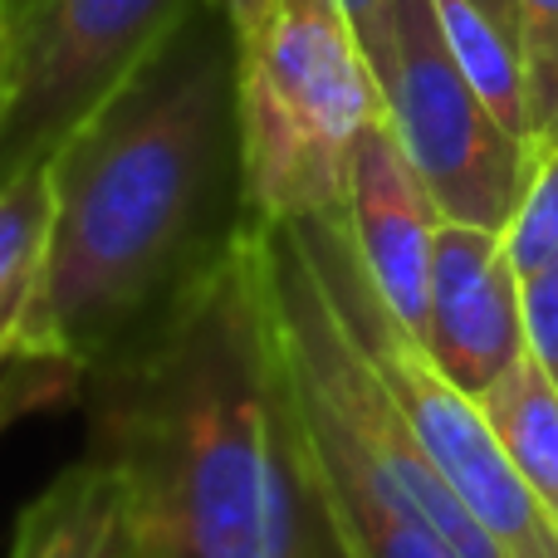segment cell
I'll list each match as a JSON object with an SVG mask.
<instances>
[{
    "mask_svg": "<svg viewBox=\"0 0 558 558\" xmlns=\"http://www.w3.org/2000/svg\"><path fill=\"white\" fill-rule=\"evenodd\" d=\"M84 412L88 451L128 485L137 558H343L308 471L260 221L88 367Z\"/></svg>",
    "mask_w": 558,
    "mask_h": 558,
    "instance_id": "6da1fadb",
    "label": "cell"
},
{
    "mask_svg": "<svg viewBox=\"0 0 558 558\" xmlns=\"http://www.w3.org/2000/svg\"><path fill=\"white\" fill-rule=\"evenodd\" d=\"M35 357L78 373L143 338L251 226L241 35L206 0L49 162Z\"/></svg>",
    "mask_w": 558,
    "mask_h": 558,
    "instance_id": "7a4b0ae2",
    "label": "cell"
},
{
    "mask_svg": "<svg viewBox=\"0 0 558 558\" xmlns=\"http://www.w3.org/2000/svg\"><path fill=\"white\" fill-rule=\"evenodd\" d=\"M383 118L343 0H275L241 45V153L251 221H343L348 167Z\"/></svg>",
    "mask_w": 558,
    "mask_h": 558,
    "instance_id": "3957f363",
    "label": "cell"
},
{
    "mask_svg": "<svg viewBox=\"0 0 558 558\" xmlns=\"http://www.w3.org/2000/svg\"><path fill=\"white\" fill-rule=\"evenodd\" d=\"M294 226L338 324L357 343L383 387L397 397L402 416L412 422L422 451L446 475L481 530L500 544L505 558H558V520L544 500L524 485L514 461L505 456L495 426L485 422L481 402L451 383L426 357L422 338L383 304L377 284L367 279L343 221H284Z\"/></svg>",
    "mask_w": 558,
    "mask_h": 558,
    "instance_id": "277c9868",
    "label": "cell"
},
{
    "mask_svg": "<svg viewBox=\"0 0 558 558\" xmlns=\"http://www.w3.org/2000/svg\"><path fill=\"white\" fill-rule=\"evenodd\" d=\"M206 0H0V186L54 153Z\"/></svg>",
    "mask_w": 558,
    "mask_h": 558,
    "instance_id": "5b68a950",
    "label": "cell"
},
{
    "mask_svg": "<svg viewBox=\"0 0 558 558\" xmlns=\"http://www.w3.org/2000/svg\"><path fill=\"white\" fill-rule=\"evenodd\" d=\"M373 78L387 128L446 221L505 231L539 157L485 108L456 64L436 0H392Z\"/></svg>",
    "mask_w": 558,
    "mask_h": 558,
    "instance_id": "8992f818",
    "label": "cell"
},
{
    "mask_svg": "<svg viewBox=\"0 0 558 558\" xmlns=\"http://www.w3.org/2000/svg\"><path fill=\"white\" fill-rule=\"evenodd\" d=\"M422 348L471 397L490 392L530 353L524 279L505 251V231L465 221L441 226Z\"/></svg>",
    "mask_w": 558,
    "mask_h": 558,
    "instance_id": "52a82bcc",
    "label": "cell"
},
{
    "mask_svg": "<svg viewBox=\"0 0 558 558\" xmlns=\"http://www.w3.org/2000/svg\"><path fill=\"white\" fill-rule=\"evenodd\" d=\"M343 226L353 235V251L367 279L377 284L383 304L422 338L426 299H432V265L436 235L446 216L416 167L407 162L402 143L392 137L387 118L363 128L348 167V206Z\"/></svg>",
    "mask_w": 558,
    "mask_h": 558,
    "instance_id": "ba28073f",
    "label": "cell"
},
{
    "mask_svg": "<svg viewBox=\"0 0 558 558\" xmlns=\"http://www.w3.org/2000/svg\"><path fill=\"white\" fill-rule=\"evenodd\" d=\"M299 426H304L314 490L343 558H461L343 436L314 422L304 407H299Z\"/></svg>",
    "mask_w": 558,
    "mask_h": 558,
    "instance_id": "9c48e42d",
    "label": "cell"
},
{
    "mask_svg": "<svg viewBox=\"0 0 558 558\" xmlns=\"http://www.w3.org/2000/svg\"><path fill=\"white\" fill-rule=\"evenodd\" d=\"M10 558H137L123 475L84 451L20 510Z\"/></svg>",
    "mask_w": 558,
    "mask_h": 558,
    "instance_id": "30bf717a",
    "label": "cell"
},
{
    "mask_svg": "<svg viewBox=\"0 0 558 558\" xmlns=\"http://www.w3.org/2000/svg\"><path fill=\"white\" fill-rule=\"evenodd\" d=\"M54 182L49 167L0 186V363L35 357V318L45 294Z\"/></svg>",
    "mask_w": 558,
    "mask_h": 558,
    "instance_id": "8fae6325",
    "label": "cell"
},
{
    "mask_svg": "<svg viewBox=\"0 0 558 558\" xmlns=\"http://www.w3.org/2000/svg\"><path fill=\"white\" fill-rule=\"evenodd\" d=\"M475 402H481L485 422L495 426L514 471L524 475V485L539 495L544 510L558 520V387H554V377L539 367V357L524 353Z\"/></svg>",
    "mask_w": 558,
    "mask_h": 558,
    "instance_id": "7c38bea8",
    "label": "cell"
},
{
    "mask_svg": "<svg viewBox=\"0 0 558 558\" xmlns=\"http://www.w3.org/2000/svg\"><path fill=\"white\" fill-rule=\"evenodd\" d=\"M436 15H441V29H446V39H451L456 64L465 69V78H471L475 94L485 98V108H490L524 147H534L524 45L505 25H495L475 0H436Z\"/></svg>",
    "mask_w": 558,
    "mask_h": 558,
    "instance_id": "4fadbf2b",
    "label": "cell"
},
{
    "mask_svg": "<svg viewBox=\"0 0 558 558\" xmlns=\"http://www.w3.org/2000/svg\"><path fill=\"white\" fill-rule=\"evenodd\" d=\"M505 251H510L520 279L549 270L558 260V143L544 147L539 162H534L530 186H524L510 226H505Z\"/></svg>",
    "mask_w": 558,
    "mask_h": 558,
    "instance_id": "5bb4252c",
    "label": "cell"
},
{
    "mask_svg": "<svg viewBox=\"0 0 558 558\" xmlns=\"http://www.w3.org/2000/svg\"><path fill=\"white\" fill-rule=\"evenodd\" d=\"M520 45L530 69L534 153L558 143V0H520Z\"/></svg>",
    "mask_w": 558,
    "mask_h": 558,
    "instance_id": "9a60e30c",
    "label": "cell"
},
{
    "mask_svg": "<svg viewBox=\"0 0 558 558\" xmlns=\"http://www.w3.org/2000/svg\"><path fill=\"white\" fill-rule=\"evenodd\" d=\"M84 397V373L54 357H15V363H0V436L10 426H20L25 416L49 412L59 402H74Z\"/></svg>",
    "mask_w": 558,
    "mask_h": 558,
    "instance_id": "2e32d148",
    "label": "cell"
},
{
    "mask_svg": "<svg viewBox=\"0 0 558 558\" xmlns=\"http://www.w3.org/2000/svg\"><path fill=\"white\" fill-rule=\"evenodd\" d=\"M524 328H530V353L558 387V260L524 279Z\"/></svg>",
    "mask_w": 558,
    "mask_h": 558,
    "instance_id": "e0dca14e",
    "label": "cell"
},
{
    "mask_svg": "<svg viewBox=\"0 0 558 558\" xmlns=\"http://www.w3.org/2000/svg\"><path fill=\"white\" fill-rule=\"evenodd\" d=\"M348 20L357 29V45H363L367 64L383 54V39H387V15H392V0H343Z\"/></svg>",
    "mask_w": 558,
    "mask_h": 558,
    "instance_id": "ac0fdd59",
    "label": "cell"
},
{
    "mask_svg": "<svg viewBox=\"0 0 558 558\" xmlns=\"http://www.w3.org/2000/svg\"><path fill=\"white\" fill-rule=\"evenodd\" d=\"M221 5H226V15H231L235 35H241V45H245V39L265 25V15H270L275 0H221Z\"/></svg>",
    "mask_w": 558,
    "mask_h": 558,
    "instance_id": "d6986e66",
    "label": "cell"
},
{
    "mask_svg": "<svg viewBox=\"0 0 558 558\" xmlns=\"http://www.w3.org/2000/svg\"><path fill=\"white\" fill-rule=\"evenodd\" d=\"M475 5H481L495 25H505L514 39H520V0H475Z\"/></svg>",
    "mask_w": 558,
    "mask_h": 558,
    "instance_id": "ffe728a7",
    "label": "cell"
}]
</instances>
